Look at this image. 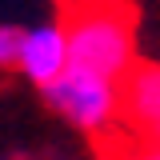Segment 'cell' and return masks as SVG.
Segmentation results:
<instances>
[{"instance_id":"8992f818","label":"cell","mask_w":160,"mask_h":160,"mask_svg":"<svg viewBox=\"0 0 160 160\" xmlns=\"http://www.w3.org/2000/svg\"><path fill=\"white\" fill-rule=\"evenodd\" d=\"M112 160H160V140H124L116 152H112Z\"/></svg>"},{"instance_id":"3957f363","label":"cell","mask_w":160,"mask_h":160,"mask_svg":"<svg viewBox=\"0 0 160 160\" xmlns=\"http://www.w3.org/2000/svg\"><path fill=\"white\" fill-rule=\"evenodd\" d=\"M120 124L136 140H160V64H136L120 80Z\"/></svg>"},{"instance_id":"5b68a950","label":"cell","mask_w":160,"mask_h":160,"mask_svg":"<svg viewBox=\"0 0 160 160\" xmlns=\"http://www.w3.org/2000/svg\"><path fill=\"white\" fill-rule=\"evenodd\" d=\"M24 36H28V28H16V24H0V72H8V68H20Z\"/></svg>"},{"instance_id":"7a4b0ae2","label":"cell","mask_w":160,"mask_h":160,"mask_svg":"<svg viewBox=\"0 0 160 160\" xmlns=\"http://www.w3.org/2000/svg\"><path fill=\"white\" fill-rule=\"evenodd\" d=\"M44 100L88 136H108L120 124V80L80 64H72L64 76L52 80L44 88Z\"/></svg>"},{"instance_id":"6da1fadb","label":"cell","mask_w":160,"mask_h":160,"mask_svg":"<svg viewBox=\"0 0 160 160\" xmlns=\"http://www.w3.org/2000/svg\"><path fill=\"white\" fill-rule=\"evenodd\" d=\"M72 64L124 80L136 68V12L128 0H80L64 16Z\"/></svg>"},{"instance_id":"277c9868","label":"cell","mask_w":160,"mask_h":160,"mask_svg":"<svg viewBox=\"0 0 160 160\" xmlns=\"http://www.w3.org/2000/svg\"><path fill=\"white\" fill-rule=\"evenodd\" d=\"M68 68H72V44H68L64 20L60 24H36V28H28L24 52H20V72L36 88H48Z\"/></svg>"}]
</instances>
